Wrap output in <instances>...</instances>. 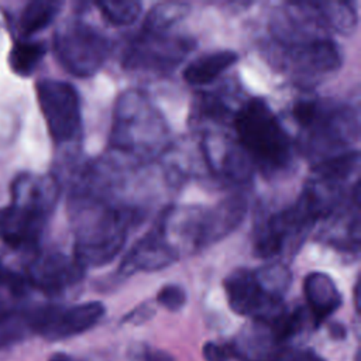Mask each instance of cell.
<instances>
[{
  "label": "cell",
  "mask_w": 361,
  "mask_h": 361,
  "mask_svg": "<svg viewBox=\"0 0 361 361\" xmlns=\"http://www.w3.org/2000/svg\"><path fill=\"white\" fill-rule=\"evenodd\" d=\"M157 302L169 312H178L186 303V292L176 283H168L157 293Z\"/></svg>",
  "instance_id": "f546056e"
},
{
  "label": "cell",
  "mask_w": 361,
  "mask_h": 361,
  "mask_svg": "<svg viewBox=\"0 0 361 361\" xmlns=\"http://www.w3.org/2000/svg\"><path fill=\"white\" fill-rule=\"evenodd\" d=\"M31 334L34 333L27 307H21L0 317V348L20 343Z\"/></svg>",
  "instance_id": "4316f807"
},
{
  "label": "cell",
  "mask_w": 361,
  "mask_h": 361,
  "mask_svg": "<svg viewBox=\"0 0 361 361\" xmlns=\"http://www.w3.org/2000/svg\"><path fill=\"white\" fill-rule=\"evenodd\" d=\"M178 259L179 255L176 251L165 241L159 231L152 227L126 254L118 271L123 275H131L141 271L152 272L169 267Z\"/></svg>",
  "instance_id": "e0dca14e"
},
{
  "label": "cell",
  "mask_w": 361,
  "mask_h": 361,
  "mask_svg": "<svg viewBox=\"0 0 361 361\" xmlns=\"http://www.w3.org/2000/svg\"><path fill=\"white\" fill-rule=\"evenodd\" d=\"M28 286L25 276L14 272L0 261V317L23 307Z\"/></svg>",
  "instance_id": "d4e9b609"
},
{
  "label": "cell",
  "mask_w": 361,
  "mask_h": 361,
  "mask_svg": "<svg viewBox=\"0 0 361 361\" xmlns=\"http://www.w3.org/2000/svg\"><path fill=\"white\" fill-rule=\"evenodd\" d=\"M11 204L0 209V240L14 250L38 244L51 216L59 185L54 176L23 173L13 183Z\"/></svg>",
  "instance_id": "7a4b0ae2"
},
{
  "label": "cell",
  "mask_w": 361,
  "mask_h": 361,
  "mask_svg": "<svg viewBox=\"0 0 361 361\" xmlns=\"http://www.w3.org/2000/svg\"><path fill=\"white\" fill-rule=\"evenodd\" d=\"M238 61L237 52L231 49L204 54L192 61L183 71V78L189 85L204 86L214 82L223 72Z\"/></svg>",
  "instance_id": "d6986e66"
},
{
  "label": "cell",
  "mask_w": 361,
  "mask_h": 361,
  "mask_svg": "<svg viewBox=\"0 0 361 361\" xmlns=\"http://www.w3.org/2000/svg\"><path fill=\"white\" fill-rule=\"evenodd\" d=\"M190 38L166 34L142 32L128 47L124 66L134 71L168 72L175 69L193 49Z\"/></svg>",
  "instance_id": "30bf717a"
},
{
  "label": "cell",
  "mask_w": 361,
  "mask_h": 361,
  "mask_svg": "<svg viewBox=\"0 0 361 361\" xmlns=\"http://www.w3.org/2000/svg\"><path fill=\"white\" fill-rule=\"evenodd\" d=\"M38 103L52 140L69 144L80 137L82 116L76 89L62 80L41 79L35 85Z\"/></svg>",
  "instance_id": "ba28073f"
},
{
  "label": "cell",
  "mask_w": 361,
  "mask_h": 361,
  "mask_svg": "<svg viewBox=\"0 0 361 361\" xmlns=\"http://www.w3.org/2000/svg\"><path fill=\"white\" fill-rule=\"evenodd\" d=\"M62 7L61 1L34 0L21 11L18 18V30L24 37H30L48 27L58 16Z\"/></svg>",
  "instance_id": "603a6c76"
},
{
  "label": "cell",
  "mask_w": 361,
  "mask_h": 361,
  "mask_svg": "<svg viewBox=\"0 0 361 361\" xmlns=\"http://www.w3.org/2000/svg\"><path fill=\"white\" fill-rule=\"evenodd\" d=\"M168 126L148 97L138 90L120 94L111 126V147L137 159L152 158L165 149Z\"/></svg>",
  "instance_id": "277c9868"
},
{
  "label": "cell",
  "mask_w": 361,
  "mask_h": 361,
  "mask_svg": "<svg viewBox=\"0 0 361 361\" xmlns=\"http://www.w3.org/2000/svg\"><path fill=\"white\" fill-rule=\"evenodd\" d=\"M279 48L285 63L305 75L330 73L337 71L343 62L340 47L323 34Z\"/></svg>",
  "instance_id": "5bb4252c"
},
{
  "label": "cell",
  "mask_w": 361,
  "mask_h": 361,
  "mask_svg": "<svg viewBox=\"0 0 361 361\" xmlns=\"http://www.w3.org/2000/svg\"><path fill=\"white\" fill-rule=\"evenodd\" d=\"M354 306H355V310L360 312V281H357L354 286Z\"/></svg>",
  "instance_id": "d590c367"
},
{
  "label": "cell",
  "mask_w": 361,
  "mask_h": 361,
  "mask_svg": "<svg viewBox=\"0 0 361 361\" xmlns=\"http://www.w3.org/2000/svg\"><path fill=\"white\" fill-rule=\"evenodd\" d=\"M152 314H154V307L149 303H142L134 310H131L128 314H126V317H123V322L138 324V323L147 322L149 317H152Z\"/></svg>",
  "instance_id": "836d02e7"
},
{
  "label": "cell",
  "mask_w": 361,
  "mask_h": 361,
  "mask_svg": "<svg viewBox=\"0 0 361 361\" xmlns=\"http://www.w3.org/2000/svg\"><path fill=\"white\" fill-rule=\"evenodd\" d=\"M104 312V305L100 302H85L72 306L41 305L28 307L32 333L49 341L65 340L87 331L99 323Z\"/></svg>",
  "instance_id": "9c48e42d"
},
{
  "label": "cell",
  "mask_w": 361,
  "mask_h": 361,
  "mask_svg": "<svg viewBox=\"0 0 361 361\" xmlns=\"http://www.w3.org/2000/svg\"><path fill=\"white\" fill-rule=\"evenodd\" d=\"M190 13V4L185 1H162L152 6L145 16L142 32L166 34L169 28L182 21Z\"/></svg>",
  "instance_id": "7402d4cb"
},
{
  "label": "cell",
  "mask_w": 361,
  "mask_h": 361,
  "mask_svg": "<svg viewBox=\"0 0 361 361\" xmlns=\"http://www.w3.org/2000/svg\"><path fill=\"white\" fill-rule=\"evenodd\" d=\"M310 13L324 28H331L341 34H351L357 27V10L351 1L327 0L306 1Z\"/></svg>",
  "instance_id": "ffe728a7"
},
{
  "label": "cell",
  "mask_w": 361,
  "mask_h": 361,
  "mask_svg": "<svg viewBox=\"0 0 361 361\" xmlns=\"http://www.w3.org/2000/svg\"><path fill=\"white\" fill-rule=\"evenodd\" d=\"M203 358L206 361H230L233 355L228 344L207 341L203 345Z\"/></svg>",
  "instance_id": "1f68e13d"
},
{
  "label": "cell",
  "mask_w": 361,
  "mask_h": 361,
  "mask_svg": "<svg viewBox=\"0 0 361 361\" xmlns=\"http://www.w3.org/2000/svg\"><path fill=\"white\" fill-rule=\"evenodd\" d=\"M254 274L262 292L271 300L283 303V296L292 282V274L289 268L279 261H272L254 269Z\"/></svg>",
  "instance_id": "cb8c5ba5"
},
{
  "label": "cell",
  "mask_w": 361,
  "mask_h": 361,
  "mask_svg": "<svg viewBox=\"0 0 361 361\" xmlns=\"http://www.w3.org/2000/svg\"><path fill=\"white\" fill-rule=\"evenodd\" d=\"M49 361H71V358L63 353H56L49 358Z\"/></svg>",
  "instance_id": "8d00e7d4"
},
{
  "label": "cell",
  "mask_w": 361,
  "mask_h": 361,
  "mask_svg": "<svg viewBox=\"0 0 361 361\" xmlns=\"http://www.w3.org/2000/svg\"><path fill=\"white\" fill-rule=\"evenodd\" d=\"M303 292L307 312L316 327L331 316L343 303L341 293L333 278L320 271L306 275L303 281Z\"/></svg>",
  "instance_id": "ac0fdd59"
},
{
  "label": "cell",
  "mask_w": 361,
  "mask_h": 361,
  "mask_svg": "<svg viewBox=\"0 0 361 361\" xmlns=\"http://www.w3.org/2000/svg\"><path fill=\"white\" fill-rule=\"evenodd\" d=\"M85 269L73 257L59 251L37 254L25 268V279L30 286L47 293L59 295L79 283Z\"/></svg>",
  "instance_id": "4fadbf2b"
},
{
  "label": "cell",
  "mask_w": 361,
  "mask_h": 361,
  "mask_svg": "<svg viewBox=\"0 0 361 361\" xmlns=\"http://www.w3.org/2000/svg\"><path fill=\"white\" fill-rule=\"evenodd\" d=\"M200 152L204 166L213 176L230 182H247L252 175L254 164L237 138L221 134H204Z\"/></svg>",
  "instance_id": "8fae6325"
},
{
  "label": "cell",
  "mask_w": 361,
  "mask_h": 361,
  "mask_svg": "<svg viewBox=\"0 0 361 361\" xmlns=\"http://www.w3.org/2000/svg\"><path fill=\"white\" fill-rule=\"evenodd\" d=\"M360 154L357 149L329 157L314 164V178L327 183L341 186L358 169Z\"/></svg>",
  "instance_id": "44dd1931"
},
{
  "label": "cell",
  "mask_w": 361,
  "mask_h": 361,
  "mask_svg": "<svg viewBox=\"0 0 361 361\" xmlns=\"http://www.w3.org/2000/svg\"><path fill=\"white\" fill-rule=\"evenodd\" d=\"M224 290L228 306L240 316L257 320H272L283 309V303L271 300L261 289L254 271L237 268L224 278Z\"/></svg>",
  "instance_id": "7c38bea8"
},
{
  "label": "cell",
  "mask_w": 361,
  "mask_h": 361,
  "mask_svg": "<svg viewBox=\"0 0 361 361\" xmlns=\"http://www.w3.org/2000/svg\"><path fill=\"white\" fill-rule=\"evenodd\" d=\"M238 361H278L288 348L269 320L251 319L228 344Z\"/></svg>",
  "instance_id": "9a60e30c"
},
{
  "label": "cell",
  "mask_w": 361,
  "mask_h": 361,
  "mask_svg": "<svg viewBox=\"0 0 361 361\" xmlns=\"http://www.w3.org/2000/svg\"><path fill=\"white\" fill-rule=\"evenodd\" d=\"M360 357H361V355H360V351L357 350V353H355V357H354V360H355V361H360Z\"/></svg>",
  "instance_id": "74e56055"
},
{
  "label": "cell",
  "mask_w": 361,
  "mask_h": 361,
  "mask_svg": "<svg viewBox=\"0 0 361 361\" xmlns=\"http://www.w3.org/2000/svg\"><path fill=\"white\" fill-rule=\"evenodd\" d=\"M278 361H326L312 348L288 347L279 357Z\"/></svg>",
  "instance_id": "d6a6232c"
},
{
  "label": "cell",
  "mask_w": 361,
  "mask_h": 361,
  "mask_svg": "<svg viewBox=\"0 0 361 361\" xmlns=\"http://www.w3.org/2000/svg\"><path fill=\"white\" fill-rule=\"evenodd\" d=\"M130 361H175L173 355L148 344H134L128 350Z\"/></svg>",
  "instance_id": "4dcf8cb0"
},
{
  "label": "cell",
  "mask_w": 361,
  "mask_h": 361,
  "mask_svg": "<svg viewBox=\"0 0 361 361\" xmlns=\"http://www.w3.org/2000/svg\"><path fill=\"white\" fill-rule=\"evenodd\" d=\"M330 333L334 338H343L345 336V329L340 323H334V324H331Z\"/></svg>",
  "instance_id": "e575fe53"
},
{
  "label": "cell",
  "mask_w": 361,
  "mask_h": 361,
  "mask_svg": "<svg viewBox=\"0 0 361 361\" xmlns=\"http://www.w3.org/2000/svg\"><path fill=\"white\" fill-rule=\"evenodd\" d=\"M319 219L320 214L314 203L306 192H302L292 206L269 216L258 227L254 254L259 258L279 255L288 243L302 238Z\"/></svg>",
  "instance_id": "52a82bcc"
},
{
  "label": "cell",
  "mask_w": 361,
  "mask_h": 361,
  "mask_svg": "<svg viewBox=\"0 0 361 361\" xmlns=\"http://www.w3.org/2000/svg\"><path fill=\"white\" fill-rule=\"evenodd\" d=\"M234 114L226 100L214 93H202L193 109V118L196 121H210L214 124H223L234 118Z\"/></svg>",
  "instance_id": "83f0119b"
},
{
  "label": "cell",
  "mask_w": 361,
  "mask_h": 361,
  "mask_svg": "<svg viewBox=\"0 0 361 361\" xmlns=\"http://www.w3.org/2000/svg\"><path fill=\"white\" fill-rule=\"evenodd\" d=\"M56 59L73 76L87 78L100 71L110 54L109 39L80 20L65 21L54 35Z\"/></svg>",
  "instance_id": "8992f818"
},
{
  "label": "cell",
  "mask_w": 361,
  "mask_h": 361,
  "mask_svg": "<svg viewBox=\"0 0 361 361\" xmlns=\"http://www.w3.org/2000/svg\"><path fill=\"white\" fill-rule=\"evenodd\" d=\"M303 130V148L316 162L345 149L358 138V121L351 107L344 104H327L316 100L313 113Z\"/></svg>",
  "instance_id": "5b68a950"
},
{
  "label": "cell",
  "mask_w": 361,
  "mask_h": 361,
  "mask_svg": "<svg viewBox=\"0 0 361 361\" xmlns=\"http://www.w3.org/2000/svg\"><path fill=\"white\" fill-rule=\"evenodd\" d=\"M96 7L113 25H130L140 17L142 4L137 0H102Z\"/></svg>",
  "instance_id": "f1b7e54d"
},
{
  "label": "cell",
  "mask_w": 361,
  "mask_h": 361,
  "mask_svg": "<svg viewBox=\"0 0 361 361\" xmlns=\"http://www.w3.org/2000/svg\"><path fill=\"white\" fill-rule=\"evenodd\" d=\"M245 213L247 200L241 195L228 196L214 207L202 209L199 216V250L233 233L244 220Z\"/></svg>",
  "instance_id": "2e32d148"
},
{
  "label": "cell",
  "mask_w": 361,
  "mask_h": 361,
  "mask_svg": "<svg viewBox=\"0 0 361 361\" xmlns=\"http://www.w3.org/2000/svg\"><path fill=\"white\" fill-rule=\"evenodd\" d=\"M69 202L76 223L73 258L83 269L109 264L126 243L134 212L89 193L72 192Z\"/></svg>",
  "instance_id": "6da1fadb"
},
{
  "label": "cell",
  "mask_w": 361,
  "mask_h": 361,
  "mask_svg": "<svg viewBox=\"0 0 361 361\" xmlns=\"http://www.w3.org/2000/svg\"><path fill=\"white\" fill-rule=\"evenodd\" d=\"M237 141L254 166L274 175L286 169L292 161V141L271 107L261 99H250L233 118Z\"/></svg>",
  "instance_id": "3957f363"
},
{
  "label": "cell",
  "mask_w": 361,
  "mask_h": 361,
  "mask_svg": "<svg viewBox=\"0 0 361 361\" xmlns=\"http://www.w3.org/2000/svg\"><path fill=\"white\" fill-rule=\"evenodd\" d=\"M47 47L41 41H31L28 38L17 39L8 54V65L11 71L20 76H30L41 63Z\"/></svg>",
  "instance_id": "484cf974"
}]
</instances>
